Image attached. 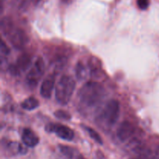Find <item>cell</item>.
<instances>
[{
    "instance_id": "1",
    "label": "cell",
    "mask_w": 159,
    "mask_h": 159,
    "mask_svg": "<svg viewBox=\"0 0 159 159\" xmlns=\"http://www.w3.org/2000/svg\"><path fill=\"white\" fill-rule=\"evenodd\" d=\"M106 91L97 82H89L82 87L79 93L80 102L87 107H93L100 103Z\"/></svg>"
},
{
    "instance_id": "2",
    "label": "cell",
    "mask_w": 159,
    "mask_h": 159,
    "mask_svg": "<svg viewBox=\"0 0 159 159\" xmlns=\"http://www.w3.org/2000/svg\"><path fill=\"white\" fill-rule=\"evenodd\" d=\"M75 89V80L68 75H64L57 82L55 89V97L61 105H66L71 99Z\"/></svg>"
},
{
    "instance_id": "3",
    "label": "cell",
    "mask_w": 159,
    "mask_h": 159,
    "mask_svg": "<svg viewBox=\"0 0 159 159\" xmlns=\"http://www.w3.org/2000/svg\"><path fill=\"white\" fill-rule=\"evenodd\" d=\"M120 116V103L118 101L110 100L104 107L101 114L102 120L109 126H112L116 123Z\"/></svg>"
},
{
    "instance_id": "4",
    "label": "cell",
    "mask_w": 159,
    "mask_h": 159,
    "mask_svg": "<svg viewBox=\"0 0 159 159\" xmlns=\"http://www.w3.org/2000/svg\"><path fill=\"white\" fill-rule=\"evenodd\" d=\"M43 71H44V63H43V59L41 57H39L34 66L31 68L26 76V82L28 85L32 88H34L38 84L40 79H41Z\"/></svg>"
},
{
    "instance_id": "5",
    "label": "cell",
    "mask_w": 159,
    "mask_h": 159,
    "mask_svg": "<svg viewBox=\"0 0 159 159\" xmlns=\"http://www.w3.org/2000/svg\"><path fill=\"white\" fill-rule=\"evenodd\" d=\"M46 130L49 133H54L58 138L65 141H71L75 137L74 131L70 127L62 124H49L46 126Z\"/></svg>"
},
{
    "instance_id": "6",
    "label": "cell",
    "mask_w": 159,
    "mask_h": 159,
    "mask_svg": "<svg viewBox=\"0 0 159 159\" xmlns=\"http://www.w3.org/2000/svg\"><path fill=\"white\" fill-rule=\"evenodd\" d=\"M8 36L9 37L10 43L14 48L17 49L23 48L28 42V37L26 36V33L20 29H16L14 27Z\"/></svg>"
},
{
    "instance_id": "7",
    "label": "cell",
    "mask_w": 159,
    "mask_h": 159,
    "mask_svg": "<svg viewBox=\"0 0 159 159\" xmlns=\"http://www.w3.org/2000/svg\"><path fill=\"white\" fill-rule=\"evenodd\" d=\"M136 132V128L129 121H124L120 125L118 128L116 135L120 141H127L132 138Z\"/></svg>"
},
{
    "instance_id": "8",
    "label": "cell",
    "mask_w": 159,
    "mask_h": 159,
    "mask_svg": "<svg viewBox=\"0 0 159 159\" xmlns=\"http://www.w3.org/2000/svg\"><path fill=\"white\" fill-rule=\"evenodd\" d=\"M31 65V57L27 54H23L18 57L16 63L9 66V71L13 75H17L22 71H25Z\"/></svg>"
},
{
    "instance_id": "9",
    "label": "cell",
    "mask_w": 159,
    "mask_h": 159,
    "mask_svg": "<svg viewBox=\"0 0 159 159\" xmlns=\"http://www.w3.org/2000/svg\"><path fill=\"white\" fill-rule=\"evenodd\" d=\"M55 83V76L51 75L44 79L40 86V95L45 99H50Z\"/></svg>"
},
{
    "instance_id": "10",
    "label": "cell",
    "mask_w": 159,
    "mask_h": 159,
    "mask_svg": "<svg viewBox=\"0 0 159 159\" xmlns=\"http://www.w3.org/2000/svg\"><path fill=\"white\" fill-rule=\"evenodd\" d=\"M22 141L23 144L29 148H34L39 144V138L30 129L26 128L22 134Z\"/></svg>"
},
{
    "instance_id": "11",
    "label": "cell",
    "mask_w": 159,
    "mask_h": 159,
    "mask_svg": "<svg viewBox=\"0 0 159 159\" xmlns=\"http://www.w3.org/2000/svg\"><path fill=\"white\" fill-rule=\"evenodd\" d=\"M21 107L26 110H34L39 107V101L34 97H30L22 102Z\"/></svg>"
},
{
    "instance_id": "12",
    "label": "cell",
    "mask_w": 159,
    "mask_h": 159,
    "mask_svg": "<svg viewBox=\"0 0 159 159\" xmlns=\"http://www.w3.org/2000/svg\"><path fill=\"white\" fill-rule=\"evenodd\" d=\"M59 150H60L61 153L64 155L65 157H66L68 159H72L73 157L75 155V154L77 153L78 151L75 150L73 148L69 147V146L66 145H60L58 146Z\"/></svg>"
},
{
    "instance_id": "13",
    "label": "cell",
    "mask_w": 159,
    "mask_h": 159,
    "mask_svg": "<svg viewBox=\"0 0 159 159\" xmlns=\"http://www.w3.org/2000/svg\"><path fill=\"white\" fill-rule=\"evenodd\" d=\"M87 74H88V69H87L86 66L84 65L82 62H79L76 66V76H77V78L79 80H82L87 77Z\"/></svg>"
},
{
    "instance_id": "14",
    "label": "cell",
    "mask_w": 159,
    "mask_h": 159,
    "mask_svg": "<svg viewBox=\"0 0 159 159\" xmlns=\"http://www.w3.org/2000/svg\"><path fill=\"white\" fill-rule=\"evenodd\" d=\"M1 28H2V30L3 34L5 35H9V33L13 30L14 26L13 24H12V21H11L8 18H5L2 20V23H1Z\"/></svg>"
},
{
    "instance_id": "15",
    "label": "cell",
    "mask_w": 159,
    "mask_h": 159,
    "mask_svg": "<svg viewBox=\"0 0 159 159\" xmlns=\"http://www.w3.org/2000/svg\"><path fill=\"white\" fill-rule=\"evenodd\" d=\"M85 129L86 130V131L88 132L89 134V136H90V138H91L92 139L94 140L96 142H97L98 144H103L102 138H101L100 135H99V134L96 131V130H93V128H91V127H85Z\"/></svg>"
},
{
    "instance_id": "16",
    "label": "cell",
    "mask_w": 159,
    "mask_h": 159,
    "mask_svg": "<svg viewBox=\"0 0 159 159\" xmlns=\"http://www.w3.org/2000/svg\"><path fill=\"white\" fill-rule=\"evenodd\" d=\"M54 116L62 120H68L71 119V115L68 112H65L64 110H57L54 113Z\"/></svg>"
},
{
    "instance_id": "17",
    "label": "cell",
    "mask_w": 159,
    "mask_h": 159,
    "mask_svg": "<svg viewBox=\"0 0 159 159\" xmlns=\"http://www.w3.org/2000/svg\"><path fill=\"white\" fill-rule=\"evenodd\" d=\"M30 0H15L16 7L20 10H24L29 6Z\"/></svg>"
},
{
    "instance_id": "18",
    "label": "cell",
    "mask_w": 159,
    "mask_h": 159,
    "mask_svg": "<svg viewBox=\"0 0 159 159\" xmlns=\"http://www.w3.org/2000/svg\"><path fill=\"white\" fill-rule=\"evenodd\" d=\"M137 4L138 8L141 10H145L148 8L150 1L149 0H137Z\"/></svg>"
},
{
    "instance_id": "19",
    "label": "cell",
    "mask_w": 159,
    "mask_h": 159,
    "mask_svg": "<svg viewBox=\"0 0 159 159\" xmlns=\"http://www.w3.org/2000/svg\"><path fill=\"white\" fill-rule=\"evenodd\" d=\"M0 51H1L2 55H9V53H10V51H9V49L8 48V47L6 46V44L4 43V41H3V40H2V42H1Z\"/></svg>"
},
{
    "instance_id": "20",
    "label": "cell",
    "mask_w": 159,
    "mask_h": 159,
    "mask_svg": "<svg viewBox=\"0 0 159 159\" xmlns=\"http://www.w3.org/2000/svg\"><path fill=\"white\" fill-rule=\"evenodd\" d=\"M72 159H85V158L83 157V155H81L80 153H79V152H77V153L75 154V155L74 157H73Z\"/></svg>"
},
{
    "instance_id": "21",
    "label": "cell",
    "mask_w": 159,
    "mask_h": 159,
    "mask_svg": "<svg viewBox=\"0 0 159 159\" xmlns=\"http://www.w3.org/2000/svg\"><path fill=\"white\" fill-rule=\"evenodd\" d=\"M149 156H144V155H141L140 157H136V158H134L131 159H148Z\"/></svg>"
},
{
    "instance_id": "22",
    "label": "cell",
    "mask_w": 159,
    "mask_h": 159,
    "mask_svg": "<svg viewBox=\"0 0 159 159\" xmlns=\"http://www.w3.org/2000/svg\"><path fill=\"white\" fill-rule=\"evenodd\" d=\"M156 155L157 156L159 157V147L158 148V149H157V152H156Z\"/></svg>"
},
{
    "instance_id": "23",
    "label": "cell",
    "mask_w": 159,
    "mask_h": 159,
    "mask_svg": "<svg viewBox=\"0 0 159 159\" xmlns=\"http://www.w3.org/2000/svg\"><path fill=\"white\" fill-rule=\"evenodd\" d=\"M34 2H35V3H37V2H39L40 0H34Z\"/></svg>"
}]
</instances>
